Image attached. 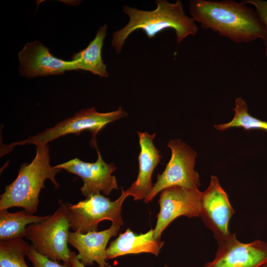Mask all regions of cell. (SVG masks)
<instances>
[{
    "label": "cell",
    "mask_w": 267,
    "mask_h": 267,
    "mask_svg": "<svg viewBox=\"0 0 267 267\" xmlns=\"http://www.w3.org/2000/svg\"><path fill=\"white\" fill-rule=\"evenodd\" d=\"M140 151L138 156V174L135 181L125 190L128 196H133L134 200H142L151 191L153 172L160 162L162 156L153 143L155 133L137 132Z\"/></svg>",
    "instance_id": "obj_14"
},
{
    "label": "cell",
    "mask_w": 267,
    "mask_h": 267,
    "mask_svg": "<svg viewBox=\"0 0 267 267\" xmlns=\"http://www.w3.org/2000/svg\"><path fill=\"white\" fill-rule=\"evenodd\" d=\"M30 246L23 239L0 241V267H28L25 257Z\"/></svg>",
    "instance_id": "obj_18"
},
{
    "label": "cell",
    "mask_w": 267,
    "mask_h": 267,
    "mask_svg": "<svg viewBox=\"0 0 267 267\" xmlns=\"http://www.w3.org/2000/svg\"><path fill=\"white\" fill-rule=\"evenodd\" d=\"M235 212L218 178L211 176L208 188L202 192L200 216L213 233L218 244L230 234L229 223Z\"/></svg>",
    "instance_id": "obj_9"
},
{
    "label": "cell",
    "mask_w": 267,
    "mask_h": 267,
    "mask_svg": "<svg viewBox=\"0 0 267 267\" xmlns=\"http://www.w3.org/2000/svg\"><path fill=\"white\" fill-rule=\"evenodd\" d=\"M107 30L106 25L100 27L95 38L88 46L72 55V60L76 62L77 70L89 71L102 78L108 77L106 66L103 62L101 56Z\"/></svg>",
    "instance_id": "obj_16"
},
{
    "label": "cell",
    "mask_w": 267,
    "mask_h": 267,
    "mask_svg": "<svg viewBox=\"0 0 267 267\" xmlns=\"http://www.w3.org/2000/svg\"><path fill=\"white\" fill-rule=\"evenodd\" d=\"M94 148L97 150V158L94 163L85 162L76 158L54 166L80 177L84 182L80 190L86 198L100 192L108 195L112 190L118 189L115 177L111 175L117 167L114 163H105L97 145Z\"/></svg>",
    "instance_id": "obj_10"
},
{
    "label": "cell",
    "mask_w": 267,
    "mask_h": 267,
    "mask_svg": "<svg viewBox=\"0 0 267 267\" xmlns=\"http://www.w3.org/2000/svg\"><path fill=\"white\" fill-rule=\"evenodd\" d=\"M70 267H86L77 258V254L75 252H71L70 259ZM106 267H112L109 265H108Z\"/></svg>",
    "instance_id": "obj_22"
},
{
    "label": "cell",
    "mask_w": 267,
    "mask_h": 267,
    "mask_svg": "<svg viewBox=\"0 0 267 267\" xmlns=\"http://www.w3.org/2000/svg\"><path fill=\"white\" fill-rule=\"evenodd\" d=\"M155 3L156 9L150 11L123 6L122 10L130 19L126 26L112 34L111 44L117 54L121 52L128 36L138 29L143 31L151 39L160 32L173 29L178 44L187 36L196 35L198 28L195 21L185 14L179 0L174 3L166 0H157Z\"/></svg>",
    "instance_id": "obj_2"
},
{
    "label": "cell",
    "mask_w": 267,
    "mask_h": 267,
    "mask_svg": "<svg viewBox=\"0 0 267 267\" xmlns=\"http://www.w3.org/2000/svg\"><path fill=\"white\" fill-rule=\"evenodd\" d=\"M128 115V113L119 106L117 110L107 113H100L94 107L82 109L71 117L67 118L51 128L35 135L30 136L25 140L10 143L8 147L12 148L15 145L40 144L47 143L62 136L72 134H76L88 130L92 134L91 145H96L95 136L107 124L118 120Z\"/></svg>",
    "instance_id": "obj_5"
},
{
    "label": "cell",
    "mask_w": 267,
    "mask_h": 267,
    "mask_svg": "<svg viewBox=\"0 0 267 267\" xmlns=\"http://www.w3.org/2000/svg\"><path fill=\"white\" fill-rule=\"evenodd\" d=\"M171 159L162 174H158L157 181L144 202H151L163 189L178 186L186 188H198L200 185L199 176L194 170L197 153L184 142L179 139L170 141Z\"/></svg>",
    "instance_id": "obj_7"
},
{
    "label": "cell",
    "mask_w": 267,
    "mask_h": 267,
    "mask_svg": "<svg viewBox=\"0 0 267 267\" xmlns=\"http://www.w3.org/2000/svg\"><path fill=\"white\" fill-rule=\"evenodd\" d=\"M246 102L241 98H236L234 115L229 122L216 125L214 127L218 130L223 131L232 127H242L245 130H263L267 131V122L260 120L252 116L248 112Z\"/></svg>",
    "instance_id": "obj_19"
},
{
    "label": "cell",
    "mask_w": 267,
    "mask_h": 267,
    "mask_svg": "<svg viewBox=\"0 0 267 267\" xmlns=\"http://www.w3.org/2000/svg\"><path fill=\"white\" fill-rule=\"evenodd\" d=\"M36 146L34 159L29 164H22L16 178L5 186L0 196V210L18 207L34 214L37 211L40 191L45 188V180L49 179L56 188L59 187L55 176L61 170L50 166L47 143Z\"/></svg>",
    "instance_id": "obj_3"
},
{
    "label": "cell",
    "mask_w": 267,
    "mask_h": 267,
    "mask_svg": "<svg viewBox=\"0 0 267 267\" xmlns=\"http://www.w3.org/2000/svg\"><path fill=\"white\" fill-rule=\"evenodd\" d=\"M163 267H169L167 265H165Z\"/></svg>",
    "instance_id": "obj_24"
},
{
    "label": "cell",
    "mask_w": 267,
    "mask_h": 267,
    "mask_svg": "<svg viewBox=\"0 0 267 267\" xmlns=\"http://www.w3.org/2000/svg\"><path fill=\"white\" fill-rule=\"evenodd\" d=\"M262 267H267V262L265 263Z\"/></svg>",
    "instance_id": "obj_23"
},
{
    "label": "cell",
    "mask_w": 267,
    "mask_h": 267,
    "mask_svg": "<svg viewBox=\"0 0 267 267\" xmlns=\"http://www.w3.org/2000/svg\"><path fill=\"white\" fill-rule=\"evenodd\" d=\"M128 196L122 188L121 195L114 201L97 194L75 204L67 203L70 228L83 234L97 231L98 223L104 220H109L113 224L123 225L121 208Z\"/></svg>",
    "instance_id": "obj_6"
},
{
    "label": "cell",
    "mask_w": 267,
    "mask_h": 267,
    "mask_svg": "<svg viewBox=\"0 0 267 267\" xmlns=\"http://www.w3.org/2000/svg\"><path fill=\"white\" fill-rule=\"evenodd\" d=\"M48 217L35 216L25 210L15 213L0 210V241L23 239L28 225L43 221Z\"/></svg>",
    "instance_id": "obj_17"
},
{
    "label": "cell",
    "mask_w": 267,
    "mask_h": 267,
    "mask_svg": "<svg viewBox=\"0 0 267 267\" xmlns=\"http://www.w3.org/2000/svg\"><path fill=\"white\" fill-rule=\"evenodd\" d=\"M202 192L198 188L175 186L161 191L158 203L160 211L153 229L154 238L160 239L165 228L180 216L198 217L200 214Z\"/></svg>",
    "instance_id": "obj_8"
},
{
    "label": "cell",
    "mask_w": 267,
    "mask_h": 267,
    "mask_svg": "<svg viewBox=\"0 0 267 267\" xmlns=\"http://www.w3.org/2000/svg\"><path fill=\"white\" fill-rule=\"evenodd\" d=\"M243 2L246 4L253 5L256 8V11L264 25L266 32V37L265 41V55L267 57V1L262 0H246Z\"/></svg>",
    "instance_id": "obj_21"
},
{
    "label": "cell",
    "mask_w": 267,
    "mask_h": 267,
    "mask_svg": "<svg viewBox=\"0 0 267 267\" xmlns=\"http://www.w3.org/2000/svg\"><path fill=\"white\" fill-rule=\"evenodd\" d=\"M119 230V225L112 223L109 228L101 231H89L85 234L69 231L68 244L77 249V258L84 266H93L96 262L99 267H106L109 265L106 262V245Z\"/></svg>",
    "instance_id": "obj_13"
},
{
    "label": "cell",
    "mask_w": 267,
    "mask_h": 267,
    "mask_svg": "<svg viewBox=\"0 0 267 267\" xmlns=\"http://www.w3.org/2000/svg\"><path fill=\"white\" fill-rule=\"evenodd\" d=\"M218 244L214 259L203 267H262L267 262V242L248 243L238 240L235 233Z\"/></svg>",
    "instance_id": "obj_11"
},
{
    "label": "cell",
    "mask_w": 267,
    "mask_h": 267,
    "mask_svg": "<svg viewBox=\"0 0 267 267\" xmlns=\"http://www.w3.org/2000/svg\"><path fill=\"white\" fill-rule=\"evenodd\" d=\"M27 256L34 267H71L64 264L61 265L40 254L31 245Z\"/></svg>",
    "instance_id": "obj_20"
},
{
    "label": "cell",
    "mask_w": 267,
    "mask_h": 267,
    "mask_svg": "<svg viewBox=\"0 0 267 267\" xmlns=\"http://www.w3.org/2000/svg\"><path fill=\"white\" fill-rule=\"evenodd\" d=\"M19 72L28 78L62 74L77 70L75 61H65L53 56L40 41L27 42L18 53Z\"/></svg>",
    "instance_id": "obj_12"
},
{
    "label": "cell",
    "mask_w": 267,
    "mask_h": 267,
    "mask_svg": "<svg viewBox=\"0 0 267 267\" xmlns=\"http://www.w3.org/2000/svg\"><path fill=\"white\" fill-rule=\"evenodd\" d=\"M153 229L137 234L128 228L112 241L106 249V260L127 254L150 253L158 256L164 242L156 239Z\"/></svg>",
    "instance_id": "obj_15"
},
{
    "label": "cell",
    "mask_w": 267,
    "mask_h": 267,
    "mask_svg": "<svg viewBox=\"0 0 267 267\" xmlns=\"http://www.w3.org/2000/svg\"><path fill=\"white\" fill-rule=\"evenodd\" d=\"M191 18L204 29H212L236 43L265 41L266 29L256 11L243 2L192 0Z\"/></svg>",
    "instance_id": "obj_1"
},
{
    "label": "cell",
    "mask_w": 267,
    "mask_h": 267,
    "mask_svg": "<svg viewBox=\"0 0 267 267\" xmlns=\"http://www.w3.org/2000/svg\"><path fill=\"white\" fill-rule=\"evenodd\" d=\"M54 213L44 220L28 225L24 237L40 254L70 266L71 252L68 247L70 224L66 203L59 201Z\"/></svg>",
    "instance_id": "obj_4"
}]
</instances>
